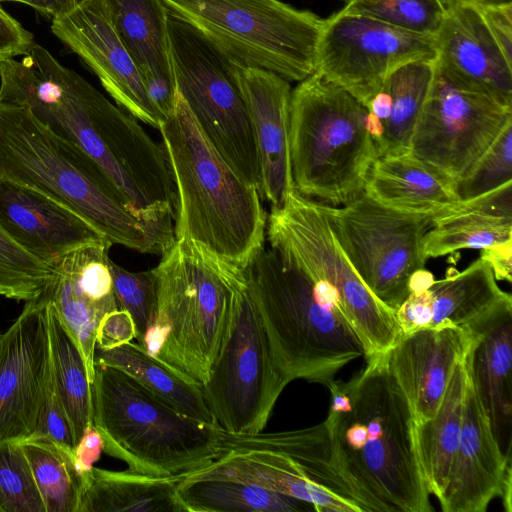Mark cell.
<instances>
[{
	"mask_svg": "<svg viewBox=\"0 0 512 512\" xmlns=\"http://www.w3.org/2000/svg\"><path fill=\"white\" fill-rule=\"evenodd\" d=\"M327 388L326 422L335 467L362 512H431L415 440V418L384 354Z\"/></svg>",
	"mask_w": 512,
	"mask_h": 512,
	"instance_id": "obj_1",
	"label": "cell"
},
{
	"mask_svg": "<svg viewBox=\"0 0 512 512\" xmlns=\"http://www.w3.org/2000/svg\"><path fill=\"white\" fill-rule=\"evenodd\" d=\"M158 130L177 193L175 239L188 241L216 268L243 272L264 248L267 215L259 190L218 153L177 88Z\"/></svg>",
	"mask_w": 512,
	"mask_h": 512,
	"instance_id": "obj_2",
	"label": "cell"
},
{
	"mask_svg": "<svg viewBox=\"0 0 512 512\" xmlns=\"http://www.w3.org/2000/svg\"><path fill=\"white\" fill-rule=\"evenodd\" d=\"M244 277L274 363L288 383L302 379L327 387L365 355L333 291L284 264L271 248L255 256Z\"/></svg>",
	"mask_w": 512,
	"mask_h": 512,
	"instance_id": "obj_3",
	"label": "cell"
},
{
	"mask_svg": "<svg viewBox=\"0 0 512 512\" xmlns=\"http://www.w3.org/2000/svg\"><path fill=\"white\" fill-rule=\"evenodd\" d=\"M0 176L35 188L87 220L112 245L162 253L110 178L26 106L0 101Z\"/></svg>",
	"mask_w": 512,
	"mask_h": 512,
	"instance_id": "obj_4",
	"label": "cell"
},
{
	"mask_svg": "<svg viewBox=\"0 0 512 512\" xmlns=\"http://www.w3.org/2000/svg\"><path fill=\"white\" fill-rule=\"evenodd\" d=\"M161 255L152 269L156 314L137 343L202 386L229 332L234 281L242 272L214 267L184 239H175Z\"/></svg>",
	"mask_w": 512,
	"mask_h": 512,
	"instance_id": "obj_5",
	"label": "cell"
},
{
	"mask_svg": "<svg viewBox=\"0 0 512 512\" xmlns=\"http://www.w3.org/2000/svg\"><path fill=\"white\" fill-rule=\"evenodd\" d=\"M368 109L345 89L314 72L292 90L289 149L294 188L328 206L364 192L377 158L366 127Z\"/></svg>",
	"mask_w": 512,
	"mask_h": 512,
	"instance_id": "obj_6",
	"label": "cell"
},
{
	"mask_svg": "<svg viewBox=\"0 0 512 512\" xmlns=\"http://www.w3.org/2000/svg\"><path fill=\"white\" fill-rule=\"evenodd\" d=\"M91 395L93 426L103 438L104 452L130 470L185 474L218 454L217 424L182 414L118 368L94 364Z\"/></svg>",
	"mask_w": 512,
	"mask_h": 512,
	"instance_id": "obj_7",
	"label": "cell"
},
{
	"mask_svg": "<svg viewBox=\"0 0 512 512\" xmlns=\"http://www.w3.org/2000/svg\"><path fill=\"white\" fill-rule=\"evenodd\" d=\"M235 64L302 81L316 71L325 20L279 0H162Z\"/></svg>",
	"mask_w": 512,
	"mask_h": 512,
	"instance_id": "obj_8",
	"label": "cell"
},
{
	"mask_svg": "<svg viewBox=\"0 0 512 512\" xmlns=\"http://www.w3.org/2000/svg\"><path fill=\"white\" fill-rule=\"evenodd\" d=\"M266 234L280 260L325 283L361 340L365 360L386 353L401 332L392 310L381 303L354 270L340 247L320 203L294 191L271 208Z\"/></svg>",
	"mask_w": 512,
	"mask_h": 512,
	"instance_id": "obj_9",
	"label": "cell"
},
{
	"mask_svg": "<svg viewBox=\"0 0 512 512\" xmlns=\"http://www.w3.org/2000/svg\"><path fill=\"white\" fill-rule=\"evenodd\" d=\"M288 384L274 363L243 271L234 281L229 332L201 386L206 404L222 430L256 434L266 427Z\"/></svg>",
	"mask_w": 512,
	"mask_h": 512,
	"instance_id": "obj_10",
	"label": "cell"
},
{
	"mask_svg": "<svg viewBox=\"0 0 512 512\" xmlns=\"http://www.w3.org/2000/svg\"><path fill=\"white\" fill-rule=\"evenodd\" d=\"M320 205L356 273L395 312L411 293L412 275L428 259L424 236L432 216L391 209L364 192L343 206Z\"/></svg>",
	"mask_w": 512,
	"mask_h": 512,
	"instance_id": "obj_11",
	"label": "cell"
},
{
	"mask_svg": "<svg viewBox=\"0 0 512 512\" xmlns=\"http://www.w3.org/2000/svg\"><path fill=\"white\" fill-rule=\"evenodd\" d=\"M512 122V107L462 85L436 65L409 154L455 185Z\"/></svg>",
	"mask_w": 512,
	"mask_h": 512,
	"instance_id": "obj_12",
	"label": "cell"
},
{
	"mask_svg": "<svg viewBox=\"0 0 512 512\" xmlns=\"http://www.w3.org/2000/svg\"><path fill=\"white\" fill-rule=\"evenodd\" d=\"M436 54L433 36L341 10L325 20L315 72L367 108L396 68L414 60L436 59Z\"/></svg>",
	"mask_w": 512,
	"mask_h": 512,
	"instance_id": "obj_13",
	"label": "cell"
},
{
	"mask_svg": "<svg viewBox=\"0 0 512 512\" xmlns=\"http://www.w3.org/2000/svg\"><path fill=\"white\" fill-rule=\"evenodd\" d=\"M185 479H228L262 487L312 505L317 512H362L334 465L331 450L319 444L265 450H230Z\"/></svg>",
	"mask_w": 512,
	"mask_h": 512,
	"instance_id": "obj_14",
	"label": "cell"
},
{
	"mask_svg": "<svg viewBox=\"0 0 512 512\" xmlns=\"http://www.w3.org/2000/svg\"><path fill=\"white\" fill-rule=\"evenodd\" d=\"M46 298L27 301L0 334V443L22 441L34 432L49 370Z\"/></svg>",
	"mask_w": 512,
	"mask_h": 512,
	"instance_id": "obj_15",
	"label": "cell"
},
{
	"mask_svg": "<svg viewBox=\"0 0 512 512\" xmlns=\"http://www.w3.org/2000/svg\"><path fill=\"white\" fill-rule=\"evenodd\" d=\"M51 31L90 67L120 108L159 129L164 119L112 25L105 0H86L72 12L53 18Z\"/></svg>",
	"mask_w": 512,
	"mask_h": 512,
	"instance_id": "obj_16",
	"label": "cell"
},
{
	"mask_svg": "<svg viewBox=\"0 0 512 512\" xmlns=\"http://www.w3.org/2000/svg\"><path fill=\"white\" fill-rule=\"evenodd\" d=\"M511 462L495 439L469 377L459 444L438 498L442 511L485 512L494 498L509 499Z\"/></svg>",
	"mask_w": 512,
	"mask_h": 512,
	"instance_id": "obj_17",
	"label": "cell"
},
{
	"mask_svg": "<svg viewBox=\"0 0 512 512\" xmlns=\"http://www.w3.org/2000/svg\"><path fill=\"white\" fill-rule=\"evenodd\" d=\"M0 227L20 247L51 266L81 246L107 241L68 206L2 176Z\"/></svg>",
	"mask_w": 512,
	"mask_h": 512,
	"instance_id": "obj_18",
	"label": "cell"
},
{
	"mask_svg": "<svg viewBox=\"0 0 512 512\" xmlns=\"http://www.w3.org/2000/svg\"><path fill=\"white\" fill-rule=\"evenodd\" d=\"M470 343L467 329L444 326L401 334L384 353L387 368L405 395L416 424L434 416Z\"/></svg>",
	"mask_w": 512,
	"mask_h": 512,
	"instance_id": "obj_19",
	"label": "cell"
},
{
	"mask_svg": "<svg viewBox=\"0 0 512 512\" xmlns=\"http://www.w3.org/2000/svg\"><path fill=\"white\" fill-rule=\"evenodd\" d=\"M434 39L435 63L446 76L512 107V64L476 8L447 4Z\"/></svg>",
	"mask_w": 512,
	"mask_h": 512,
	"instance_id": "obj_20",
	"label": "cell"
},
{
	"mask_svg": "<svg viewBox=\"0 0 512 512\" xmlns=\"http://www.w3.org/2000/svg\"><path fill=\"white\" fill-rule=\"evenodd\" d=\"M238 75L259 157L261 196L278 208L296 191L289 149L292 90L289 81L263 69L238 65Z\"/></svg>",
	"mask_w": 512,
	"mask_h": 512,
	"instance_id": "obj_21",
	"label": "cell"
},
{
	"mask_svg": "<svg viewBox=\"0 0 512 512\" xmlns=\"http://www.w3.org/2000/svg\"><path fill=\"white\" fill-rule=\"evenodd\" d=\"M466 360L471 384L495 439L512 458V299L471 324Z\"/></svg>",
	"mask_w": 512,
	"mask_h": 512,
	"instance_id": "obj_22",
	"label": "cell"
},
{
	"mask_svg": "<svg viewBox=\"0 0 512 512\" xmlns=\"http://www.w3.org/2000/svg\"><path fill=\"white\" fill-rule=\"evenodd\" d=\"M44 294L75 339L92 383L97 326L105 314L118 309L109 268L98 258L71 251L55 263Z\"/></svg>",
	"mask_w": 512,
	"mask_h": 512,
	"instance_id": "obj_23",
	"label": "cell"
},
{
	"mask_svg": "<svg viewBox=\"0 0 512 512\" xmlns=\"http://www.w3.org/2000/svg\"><path fill=\"white\" fill-rule=\"evenodd\" d=\"M112 25L135 62L149 97L165 120L175 101L168 43V9L162 0H105Z\"/></svg>",
	"mask_w": 512,
	"mask_h": 512,
	"instance_id": "obj_24",
	"label": "cell"
},
{
	"mask_svg": "<svg viewBox=\"0 0 512 512\" xmlns=\"http://www.w3.org/2000/svg\"><path fill=\"white\" fill-rule=\"evenodd\" d=\"M511 240L512 181L433 216L424 236V253L435 258Z\"/></svg>",
	"mask_w": 512,
	"mask_h": 512,
	"instance_id": "obj_25",
	"label": "cell"
},
{
	"mask_svg": "<svg viewBox=\"0 0 512 512\" xmlns=\"http://www.w3.org/2000/svg\"><path fill=\"white\" fill-rule=\"evenodd\" d=\"M364 193L391 209L432 217L460 201L453 182L409 153L377 157Z\"/></svg>",
	"mask_w": 512,
	"mask_h": 512,
	"instance_id": "obj_26",
	"label": "cell"
},
{
	"mask_svg": "<svg viewBox=\"0 0 512 512\" xmlns=\"http://www.w3.org/2000/svg\"><path fill=\"white\" fill-rule=\"evenodd\" d=\"M182 474L156 476L97 467L82 474L78 512H184L177 496Z\"/></svg>",
	"mask_w": 512,
	"mask_h": 512,
	"instance_id": "obj_27",
	"label": "cell"
},
{
	"mask_svg": "<svg viewBox=\"0 0 512 512\" xmlns=\"http://www.w3.org/2000/svg\"><path fill=\"white\" fill-rule=\"evenodd\" d=\"M468 384L465 356L457 363L434 416L425 422L415 423L416 449L422 475L428 492L437 499L444 490L459 444Z\"/></svg>",
	"mask_w": 512,
	"mask_h": 512,
	"instance_id": "obj_28",
	"label": "cell"
},
{
	"mask_svg": "<svg viewBox=\"0 0 512 512\" xmlns=\"http://www.w3.org/2000/svg\"><path fill=\"white\" fill-rule=\"evenodd\" d=\"M94 364L118 368L182 414L217 424L201 386L153 357L138 343L131 341L110 350L95 349Z\"/></svg>",
	"mask_w": 512,
	"mask_h": 512,
	"instance_id": "obj_29",
	"label": "cell"
},
{
	"mask_svg": "<svg viewBox=\"0 0 512 512\" xmlns=\"http://www.w3.org/2000/svg\"><path fill=\"white\" fill-rule=\"evenodd\" d=\"M427 291L431 311L429 328H466L499 304L512 299L498 286L491 267L482 258L462 272L434 281Z\"/></svg>",
	"mask_w": 512,
	"mask_h": 512,
	"instance_id": "obj_30",
	"label": "cell"
},
{
	"mask_svg": "<svg viewBox=\"0 0 512 512\" xmlns=\"http://www.w3.org/2000/svg\"><path fill=\"white\" fill-rule=\"evenodd\" d=\"M44 296L50 367L76 446L85 429L93 425L91 381L75 339L53 303Z\"/></svg>",
	"mask_w": 512,
	"mask_h": 512,
	"instance_id": "obj_31",
	"label": "cell"
},
{
	"mask_svg": "<svg viewBox=\"0 0 512 512\" xmlns=\"http://www.w3.org/2000/svg\"><path fill=\"white\" fill-rule=\"evenodd\" d=\"M435 59L408 62L388 75L381 90L391 98V110L374 142L377 157L409 152L411 138L427 98Z\"/></svg>",
	"mask_w": 512,
	"mask_h": 512,
	"instance_id": "obj_32",
	"label": "cell"
},
{
	"mask_svg": "<svg viewBox=\"0 0 512 512\" xmlns=\"http://www.w3.org/2000/svg\"><path fill=\"white\" fill-rule=\"evenodd\" d=\"M184 512H304L314 507L299 499L228 479H185L177 488Z\"/></svg>",
	"mask_w": 512,
	"mask_h": 512,
	"instance_id": "obj_33",
	"label": "cell"
},
{
	"mask_svg": "<svg viewBox=\"0 0 512 512\" xmlns=\"http://www.w3.org/2000/svg\"><path fill=\"white\" fill-rule=\"evenodd\" d=\"M46 512H78L82 474L73 452L48 438L21 441Z\"/></svg>",
	"mask_w": 512,
	"mask_h": 512,
	"instance_id": "obj_34",
	"label": "cell"
},
{
	"mask_svg": "<svg viewBox=\"0 0 512 512\" xmlns=\"http://www.w3.org/2000/svg\"><path fill=\"white\" fill-rule=\"evenodd\" d=\"M342 11L434 37L444 20L446 5L444 0H351Z\"/></svg>",
	"mask_w": 512,
	"mask_h": 512,
	"instance_id": "obj_35",
	"label": "cell"
},
{
	"mask_svg": "<svg viewBox=\"0 0 512 512\" xmlns=\"http://www.w3.org/2000/svg\"><path fill=\"white\" fill-rule=\"evenodd\" d=\"M54 266L34 257L0 227V295L18 301L38 298L51 283Z\"/></svg>",
	"mask_w": 512,
	"mask_h": 512,
	"instance_id": "obj_36",
	"label": "cell"
},
{
	"mask_svg": "<svg viewBox=\"0 0 512 512\" xmlns=\"http://www.w3.org/2000/svg\"><path fill=\"white\" fill-rule=\"evenodd\" d=\"M0 512H46L21 441L0 443Z\"/></svg>",
	"mask_w": 512,
	"mask_h": 512,
	"instance_id": "obj_37",
	"label": "cell"
},
{
	"mask_svg": "<svg viewBox=\"0 0 512 512\" xmlns=\"http://www.w3.org/2000/svg\"><path fill=\"white\" fill-rule=\"evenodd\" d=\"M113 292L118 309L127 311L135 324L139 342L154 320L157 284L153 270L131 272L109 260Z\"/></svg>",
	"mask_w": 512,
	"mask_h": 512,
	"instance_id": "obj_38",
	"label": "cell"
},
{
	"mask_svg": "<svg viewBox=\"0 0 512 512\" xmlns=\"http://www.w3.org/2000/svg\"><path fill=\"white\" fill-rule=\"evenodd\" d=\"M512 181V122L509 123L478 163L456 185L460 200L490 192Z\"/></svg>",
	"mask_w": 512,
	"mask_h": 512,
	"instance_id": "obj_39",
	"label": "cell"
},
{
	"mask_svg": "<svg viewBox=\"0 0 512 512\" xmlns=\"http://www.w3.org/2000/svg\"><path fill=\"white\" fill-rule=\"evenodd\" d=\"M28 438H48L71 452L75 448L69 419L53 380L50 358L43 406L36 428Z\"/></svg>",
	"mask_w": 512,
	"mask_h": 512,
	"instance_id": "obj_40",
	"label": "cell"
},
{
	"mask_svg": "<svg viewBox=\"0 0 512 512\" xmlns=\"http://www.w3.org/2000/svg\"><path fill=\"white\" fill-rule=\"evenodd\" d=\"M135 338L136 328L131 315L123 309H116L100 320L96 330L95 349L110 350Z\"/></svg>",
	"mask_w": 512,
	"mask_h": 512,
	"instance_id": "obj_41",
	"label": "cell"
},
{
	"mask_svg": "<svg viewBox=\"0 0 512 512\" xmlns=\"http://www.w3.org/2000/svg\"><path fill=\"white\" fill-rule=\"evenodd\" d=\"M33 35L0 5V60L26 55L34 43Z\"/></svg>",
	"mask_w": 512,
	"mask_h": 512,
	"instance_id": "obj_42",
	"label": "cell"
},
{
	"mask_svg": "<svg viewBox=\"0 0 512 512\" xmlns=\"http://www.w3.org/2000/svg\"><path fill=\"white\" fill-rule=\"evenodd\" d=\"M505 59L512 64V5L477 9Z\"/></svg>",
	"mask_w": 512,
	"mask_h": 512,
	"instance_id": "obj_43",
	"label": "cell"
},
{
	"mask_svg": "<svg viewBox=\"0 0 512 512\" xmlns=\"http://www.w3.org/2000/svg\"><path fill=\"white\" fill-rule=\"evenodd\" d=\"M104 451V441L99 431L89 426L83 432L73 451L77 470L83 474L93 467Z\"/></svg>",
	"mask_w": 512,
	"mask_h": 512,
	"instance_id": "obj_44",
	"label": "cell"
},
{
	"mask_svg": "<svg viewBox=\"0 0 512 512\" xmlns=\"http://www.w3.org/2000/svg\"><path fill=\"white\" fill-rule=\"evenodd\" d=\"M480 250V258L489 264L496 280H505L510 283L512 280V240Z\"/></svg>",
	"mask_w": 512,
	"mask_h": 512,
	"instance_id": "obj_45",
	"label": "cell"
},
{
	"mask_svg": "<svg viewBox=\"0 0 512 512\" xmlns=\"http://www.w3.org/2000/svg\"><path fill=\"white\" fill-rule=\"evenodd\" d=\"M86 0H0V2H17L28 5L36 11L53 18L64 16Z\"/></svg>",
	"mask_w": 512,
	"mask_h": 512,
	"instance_id": "obj_46",
	"label": "cell"
},
{
	"mask_svg": "<svg viewBox=\"0 0 512 512\" xmlns=\"http://www.w3.org/2000/svg\"><path fill=\"white\" fill-rule=\"evenodd\" d=\"M368 111L375 115L382 123L387 120L391 110V98L389 94L380 90L370 101Z\"/></svg>",
	"mask_w": 512,
	"mask_h": 512,
	"instance_id": "obj_47",
	"label": "cell"
},
{
	"mask_svg": "<svg viewBox=\"0 0 512 512\" xmlns=\"http://www.w3.org/2000/svg\"><path fill=\"white\" fill-rule=\"evenodd\" d=\"M445 5L447 4H459L465 6H471L476 9L494 7V6H505L512 5V0H444Z\"/></svg>",
	"mask_w": 512,
	"mask_h": 512,
	"instance_id": "obj_48",
	"label": "cell"
},
{
	"mask_svg": "<svg viewBox=\"0 0 512 512\" xmlns=\"http://www.w3.org/2000/svg\"><path fill=\"white\" fill-rule=\"evenodd\" d=\"M348 2L351 1V0H347Z\"/></svg>",
	"mask_w": 512,
	"mask_h": 512,
	"instance_id": "obj_49",
	"label": "cell"
}]
</instances>
